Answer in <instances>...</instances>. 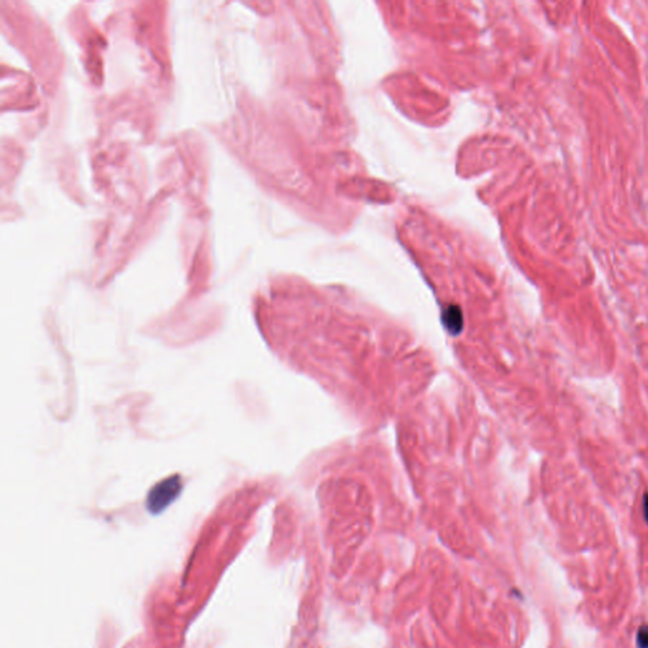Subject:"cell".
<instances>
[{"label": "cell", "instance_id": "6da1fadb", "mask_svg": "<svg viewBox=\"0 0 648 648\" xmlns=\"http://www.w3.org/2000/svg\"><path fill=\"white\" fill-rule=\"evenodd\" d=\"M182 490H183V482L179 475L170 476L165 480L158 482L151 489L146 499L147 510L151 514H160L174 500L179 498Z\"/></svg>", "mask_w": 648, "mask_h": 648}, {"label": "cell", "instance_id": "7a4b0ae2", "mask_svg": "<svg viewBox=\"0 0 648 648\" xmlns=\"http://www.w3.org/2000/svg\"><path fill=\"white\" fill-rule=\"evenodd\" d=\"M443 323L451 333H458L462 329V314L458 308H449L443 314Z\"/></svg>", "mask_w": 648, "mask_h": 648}, {"label": "cell", "instance_id": "3957f363", "mask_svg": "<svg viewBox=\"0 0 648 648\" xmlns=\"http://www.w3.org/2000/svg\"><path fill=\"white\" fill-rule=\"evenodd\" d=\"M637 646L638 648H648V624L642 625L637 632Z\"/></svg>", "mask_w": 648, "mask_h": 648}, {"label": "cell", "instance_id": "277c9868", "mask_svg": "<svg viewBox=\"0 0 648 648\" xmlns=\"http://www.w3.org/2000/svg\"><path fill=\"white\" fill-rule=\"evenodd\" d=\"M643 512H645V518L648 524V493L645 494V498H643Z\"/></svg>", "mask_w": 648, "mask_h": 648}]
</instances>
